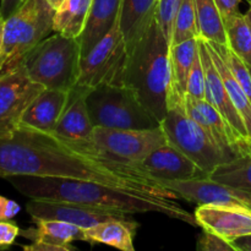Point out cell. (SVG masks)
<instances>
[{
	"instance_id": "cell-1",
	"label": "cell",
	"mask_w": 251,
	"mask_h": 251,
	"mask_svg": "<svg viewBox=\"0 0 251 251\" xmlns=\"http://www.w3.org/2000/svg\"><path fill=\"white\" fill-rule=\"evenodd\" d=\"M14 176L91 180L144 195L179 199L140 164L110 158L91 140H70L24 126L10 137H0V178Z\"/></svg>"
},
{
	"instance_id": "cell-2",
	"label": "cell",
	"mask_w": 251,
	"mask_h": 251,
	"mask_svg": "<svg viewBox=\"0 0 251 251\" xmlns=\"http://www.w3.org/2000/svg\"><path fill=\"white\" fill-rule=\"evenodd\" d=\"M6 179L29 199L66 201L123 215L157 212L199 227L195 216L184 210L173 199L144 195L78 179L38 176H14Z\"/></svg>"
},
{
	"instance_id": "cell-3",
	"label": "cell",
	"mask_w": 251,
	"mask_h": 251,
	"mask_svg": "<svg viewBox=\"0 0 251 251\" xmlns=\"http://www.w3.org/2000/svg\"><path fill=\"white\" fill-rule=\"evenodd\" d=\"M169 53L171 43L154 19L144 36L127 49L123 71V85L136 95L159 124L168 112Z\"/></svg>"
},
{
	"instance_id": "cell-4",
	"label": "cell",
	"mask_w": 251,
	"mask_h": 251,
	"mask_svg": "<svg viewBox=\"0 0 251 251\" xmlns=\"http://www.w3.org/2000/svg\"><path fill=\"white\" fill-rule=\"evenodd\" d=\"M81 58L78 38L55 32L27 54L24 66L29 78L44 88L71 91L77 83Z\"/></svg>"
},
{
	"instance_id": "cell-5",
	"label": "cell",
	"mask_w": 251,
	"mask_h": 251,
	"mask_svg": "<svg viewBox=\"0 0 251 251\" xmlns=\"http://www.w3.org/2000/svg\"><path fill=\"white\" fill-rule=\"evenodd\" d=\"M55 9L47 0H25L4 21L2 46L4 66L7 73L24 64L27 54L54 32Z\"/></svg>"
},
{
	"instance_id": "cell-6",
	"label": "cell",
	"mask_w": 251,
	"mask_h": 251,
	"mask_svg": "<svg viewBox=\"0 0 251 251\" xmlns=\"http://www.w3.org/2000/svg\"><path fill=\"white\" fill-rule=\"evenodd\" d=\"M86 102L95 126L152 129L161 125L136 95L124 85H100L91 88Z\"/></svg>"
},
{
	"instance_id": "cell-7",
	"label": "cell",
	"mask_w": 251,
	"mask_h": 251,
	"mask_svg": "<svg viewBox=\"0 0 251 251\" xmlns=\"http://www.w3.org/2000/svg\"><path fill=\"white\" fill-rule=\"evenodd\" d=\"M161 126L168 144L195 162L207 176L221 164L230 162L206 130L186 113L185 107L169 108Z\"/></svg>"
},
{
	"instance_id": "cell-8",
	"label": "cell",
	"mask_w": 251,
	"mask_h": 251,
	"mask_svg": "<svg viewBox=\"0 0 251 251\" xmlns=\"http://www.w3.org/2000/svg\"><path fill=\"white\" fill-rule=\"evenodd\" d=\"M127 56L119 24L81 58L76 85L95 88L100 85H123V71Z\"/></svg>"
},
{
	"instance_id": "cell-9",
	"label": "cell",
	"mask_w": 251,
	"mask_h": 251,
	"mask_svg": "<svg viewBox=\"0 0 251 251\" xmlns=\"http://www.w3.org/2000/svg\"><path fill=\"white\" fill-rule=\"evenodd\" d=\"M90 140L105 156L134 164H140L152 151L168 142L161 125L152 129L95 126Z\"/></svg>"
},
{
	"instance_id": "cell-10",
	"label": "cell",
	"mask_w": 251,
	"mask_h": 251,
	"mask_svg": "<svg viewBox=\"0 0 251 251\" xmlns=\"http://www.w3.org/2000/svg\"><path fill=\"white\" fill-rule=\"evenodd\" d=\"M43 90L29 78L24 64L0 74V137H10L21 126L25 112Z\"/></svg>"
},
{
	"instance_id": "cell-11",
	"label": "cell",
	"mask_w": 251,
	"mask_h": 251,
	"mask_svg": "<svg viewBox=\"0 0 251 251\" xmlns=\"http://www.w3.org/2000/svg\"><path fill=\"white\" fill-rule=\"evenodd\" d=\"M199 49L206 75V100L220 113L234 139L237 140L243 153L245 154L251 150V139L247 126L228 95L227 88L223 83L217 66L213 63L210 48L205 39H199Z\"/></svg>"
},
{
	"instance_id": "cell-12",
	"label": "cell",
	"mask_w": 251,
	"mask_h": 251,
	"mask_svg": "<svg viewBox=\"0 0 251 251\" xmlns=\"http://www.w3.org/2000/svg\"><path fill=\"white\" fill-rule=\"evenodd\" d=\"M166 188L178 195L179 199L201 203H217L242 208L251 212V193L242 189L232 188L216 183L208 176L191 180L166 181L162 180Z\"/></svg>"
},
{
	"instance_id": "cell-13",
	"label": "cell",
	"mask_w": 251,
	"mask_h": 251,
	"mask_svg": "<svg viewBox=\"0 0 251 251\" xmlns=\"http://www.w3.org/2000/svg\"><path fill=\"white\" fill-rule=\"evenodd\" d=\"M26 210L33 222L42 220L63 221V222L77 226L82 229H87L103 221L112 220V218L127 220V215H123V213L98 210V208L80 205V203L42 200V199H31L27 203Z\"/></svg>"
},
{
	"instance_id": "cell-14",
	"label": "cell",
	"mask_w": 251,
	"mask_h": 251,
	"mask_svg": "<svg viewBox=\"0 0 251 251\" xmlns=\"http://www.w3.org/2000/svg\"><path fill=\"white\" fill-rule=\"evenodd\" d=\"M194 216L199 227L230 243L238 237L251 234L250 211L217 203H201Z\"/></svg>"
},
{
	"instance_id": "cell-15",
	"label": "cell",
	"mask_w": 251,
	"mask_h": 251,
	"mask_svg": "<svg viewBox=\"0 0 251 251\" xmlns=\"http://www.w3.org/2000/svg\"><path fill=\"white\" fill-rule=\"evenodd\" d=\"M140 166L159 180H191L208 176L195 162L168 142L152 151Z\"/></svg>"
},
{
	"instance_id": "cell-16",
	"label": "cell",
	"mask_w": 251,
	"mask_h": 251,
	"mask_svg": "<svg viewBox=\"0 0 251 251\" xmlns=\"http://www.w3.org/2000/svg\"><path fill=\"white\" fill-rule=\"evenodd\" d=\"M185 110L206 130L211 139L229 157L230 161L244 154L223 118L207 100L186 97Z\"/></svg>"
},
{
	"instance_id": "cell-17",
	"label": "cell",
	"mask_w": 251,
	"mask_h": 251,
	"mask_svg": "<svg viewBox=\"0 0 251 251\" xmlns=\"http://www.w3.org/2000/svg\"><path fill=\"white\" fill-rule=\"evenodd\" d=\"M70 91L44 88L25 112L21 126L42 132H54L68 104Z\"/></svg>"
},
{
	"instance_id": "cell-18",
	"label": "cell",
	"mask_w": 251,
	"mask_h": 251,
	"mask_svg": "<svg viewBox=\"0 0 251 251\" xmlns=\"http://www.w3.org/2000/svg\"><path fill=\"white\" fill-rule=\"evenodd\" d=\"M199 39L194 38L171 47V80H169L168 109L185 107L188 81L196 55L199 54Z\"/></svg>"
},
{
	"instance_id": "cell-19",
	"label": "cell",
	"mask_w": 251,
	"mask_h": 251,
	"mask_svg": "<svg viewBox=\"0 0 251 251\" xmlns=\"http://www.w3.org/2000/svg\"><path fill=\"white\" fill-rule=\"evenodd\" d=\"M91 88L76 85L70 91L68 104L56 124L54 134L70 140H90L93 125L86 97Z\"/></svg>"
},
{
	"instance_id": "cell-20",
	"label": "cell",
	"mask_w": 251,
	"mask_h": 251,
	"mask_svg": "<svg viewBox=\"0 0 251 251\" xmlns=\"http://www.w3.org/2000/svg\"><path fill=\"white\" fill-rule=\"evenodd\" d=\"M157 0H122L119 28L126 48L130 49L156 19Z\"/></svg>"
},
{
	"instance_id": "cell-21",
	"label": "cell",
	"mask_w": 251,
	"mask_h": 251,
	"mask_svg": "<svg viewBox=\"0 0 251 251\" xmlns=\"http://www.w3.org/2000/svg\"><path fill=\"white\" fill-rule=\"evenodd\" d=\"M120 6L122 0H93L87 24L82 34L78 37L82 55L118 24Z\"/></svg>"
},
{
	"instance_id": "cell-22",
	"label": "cell",
	"mask_w": 251,
	"mask_h": 251,
	"mask_svg": "<svg viewBox=\"0 0 251 251\" xmlns=\"http://www.w3.org/2000/svg\"><path fill=\"white\" fill-rule=\"evenodd\" d=\"M136 229L137 223L129 218H112L83 229L82 242L110 245L123 251H134V235Z\"/></svg>"
},
{
	"instance_id": "cell-23",
	"label": "cell",
	"mask_w": 251,
	"mask_h": 251,
	"mask_svg": "<svg viewBox=\"0 0 251 251\" xmlns=\"http://www.w3.org/2000/svg\"><path fill=\"white\" fill-rule=\"evenodd\" d=\"M36 228L21 230L22 237L29 239L31 242L41 240V242L53 243L56 245L73 248L71 243L75 240H82L83 229L71 223L63 221L42 220L34 222Z\"/></svg>"
},
{
	"instance_id": "cell-24",
	"label": "cell",
	"mask_w": 251,
	"mask_h": 251,
	"mask_svg": "<svg viewBox=\"0 0 251 251\" xmlns=\"http://www.w3.org/2000/svg\"><path fill=\"white\" fill-rule=\"evenodd\" d=\"M93 0H65L54 15V32L78 38L90 16Z\"/></svg>"
},
{
	"instance_id": "cell-25",
	"label": "cell",
	"mask_w": 251,
	"mask_h": 251,
	"mask_svg": "<svg viewBox=\"0 0 251 251\" xmlns=\"http://www.w3.org/2000/svg\"><path fill=\"white\" fill-rule=\"evenodd\" d=\"M207 42V46L208 48H210V53L211 56H212L213 63L217 66L221 77H222L223 80V83H225L226 88H227L228 95H229L234 107L237 108L238 113H239L240 117H242L243 122H244L245 126H247L248 132H249V136L251 139V100L247 96V93L244 92L242 86L239 85L237 78L234 77V75H233V73L230 71L227 61L223 58L221 51L218 50L211 42Z\"/></svg>"
},
{
	"instance_id": "cell-26",
	"label": "cell",
	"mask_w": 251,
	"mask_h": 251,
	"mask_svg": "<svg viewBox=\"0 0 251 251\" xmlns=\"http://www.w3.org/2000/svg\"><path fill=\"white\" fill-rule=\"evenodd\" d=\"M208 178L216 183L251 193V150L243 156L221 164Z\"/></svg>"
},
{
	"instance_id": "cell-27",
	"label": "cell",
	"mask_w": 251,
	"mask_h": 251,
	"mask_svg": "<svg viewBox=\"0 0 251 251\" xmlns=\"http://www.w3.org/2000/svg\"><path fill=\"white\" fill-rule=\"evenodd\" d=\"M200 38L228 46L225 21L215 0H195Z\"/></svg>"
},
{
	"instance_id": "cell-28",
	"label": "cell",
	"mask_w": 251,
	"mask_h": 251,
	"mask_svg": "<svg viewBox=\"0 0 251 251\" xmlns=\"http://www.w3.org/2000/svg\"><path fill=\"white\" fill-rule=\"evenodd\" d=\"M228 47L251 68V25L243 14L225 22Z\"/></svg>"
},
{
	"instance_id": "cell-29",
	"label": "cell",
	"mask_w": 251,
	"mask_h": 251,
	"mask_svg": "<svg viewBox=\"0 0 251 251\" xmlns=\"http://www.w3.org/2000/svg\"><path fill=\"white\" fill-rule=\"evenodd\" d=\"M194 38H200L195 0H183L174 20L171 47Z\"/></svg>"
},
{
	"instance_id": "cell-30",
	"label": "cell",
	"mask_w": 251,
	"mask_h": 251,
	"mask_svg": "<svg viewBox=\"0 0 251 251\" xmlns=\"http://www.w3.org/2000/svg\"><path fill=\"white\" fill-rule=\"evenodd\" d=\"M181 1L183 0H157L156 19L169 43L172 41L174 20H176Z\"/></svg>"
},
{
	"instance_id": "cell-31",
	"label": "cell",
	"mask_w": 251,
	"mask_h": 251,
	"mask_svg": "<svg viewBox=\"0 0 251 251\" xmlns=\"http://www.w3.org/2000/svg\"><path fill=\"white\" fill-rule=\"evenodd\" d=\"M186 97L193 98V100H206V75L202 60H201L200 49L191 68L190 76H189Z\"/></svg>"
},
{
	"instance_id": "cell-32",
	"label": "cell",
	"mask_w": 251,
	"mask_h": 251,
	"mask_svg": "<svg viewBox=\"0 0 251 251\" xmlns=\"http://www.w3.org/2000/svg\"><path fill=\"white\" fill-rule=\"evenodd\" d=\"M198 250L201 251H237L233 243L223 239L222 237L203 230V234L199 239Z\"/></svg>"
},
{
	"instance_id": "cell-33",
	"label": "cell",
	"mask_w": 251,
	"mask_h": 251,
	"mask_svg": "<svg viewBox=\"0 0 251 251\" xmlns=\"http://www.w3.org/2000/svg\"><path fill=\"white\" fill-rule=\"evenodd\" d=\"M21 234L19 226L10 221H0V250L9 249Z\"/></svg>"
},
{
	"instance_id": "cell-34",
	"label": "cell",
	"mask_w": 251,
	"mask_h": 251,
	"mask_svg": "<svg viewBox=\"0 0 251 251\" xmlns=\"http://www.w3.org/2000/svg\"><path fill=\"white\" fill-rule=\"evenodd\" d=\"M21 211L19 203L0 195V221H10Z\"/></svg>"
},
{
	"instance_id": "cell-35",
	"label": "cell",
	"mask_w": 251,
	"mask_h": 251,
	"mask_svg": "<svg viewBox=\"0 0 251 251\" xmlns=\"http://www.w3.org/2000/svg\"><path fill=\"white\" fill-rule=\"evenodd\" d=\"M215 1L217 4L218 9H220L225 22L229 21L230 19L240 14L239 2L242 0H215Z\"/></svg>"
},
{
	"instance_id": "cell-36",
	"label": "cell",
	"mask_w": 251,
	"mask_h": 251,
	"mask_svg": "<svg viewBox=\"0 0 251 251\" xmlns=\"http://www.w3.org/2000/svg\"><path fill=\"white\" fill-rule=\"evenodd\" d=\"M22 249L26 251H73L76 250V248L63 247V245L53 244V243L36 240V242H32V244L29 245H22Z\"/></svg>"
},
{
	"instance_id": "cell-37",
	"label": "cell",
	"mask_w": 251,
	"mask_h": 251,
	"mask_svg": "<svg viewBox=\"0 0 251 251\" xmlns=\"http://www.w3.org/2000/svg\"><path fill=\"white\" fill-rule=\"evenodd\" d=\"M24 1L25 0H0V16L4 20L11 16Z\"/></svg>"
},
{
	"instance_id": "cell-38",
	"label": "cell",
	"mask_w": 251,
	"mask_h": 251,
	"mask_svg": "<svg viewBox=\"0 0 251 251\" xmlns=\"http://www.w3.org/2000/svg\"><path fill=\"white\" fill-rule=\"evenodd\" d=\"M237 251H251V234H245L233 240Z\"/></svg>"
},
{
	"instance_id": "cell-39",
	"label": "cell",
	"mask_w": 251,
	"mask_h": 251,
	"mask_svg": "<svg viewBox=\"0 0 251 251\" xmlns=\"http://www.w3.org/2000/svg\"><path fill=\"white\" fill-rule=\"evenodd\" d=\"M4 21L5 20L0 16V71L4 66V46H2V29H4Z\"/></svg>"
},
{
	"instance_id": "cell-40",
	"label": "cell",
	"mask_w": 251,
	"mask_h": 251,
	"mask_svg": "<svg viewBox=\"0 0 251 251\" xmlns=\"http://www.w3.org/2000/svg\"><path fill=\"white\" fill-rule=\"evenodd\" d=\"M47 1L49 2V4L51 5V6L54 7V9H59V7H60V5L63 4L64 1H65V0H47Z\"/></svg>"
},
{
	"instance_id": "cell-41",
	"label": "cell",
	"mask_w": 251,
	"mask_h": 251,
	"mask_svg": "<svg viewBox=\"0 0 251 251\" xmlns=\"http://www.w3.org/2000/svg\"><path fill=\"white\" fill-rule=\"evenodd\" d=\"M244 16H245V19H247L248 21H249V24L251 25V4H250L249 10H248V11L244 14Z\"/></svg>"
},
{
	"instance_id": "cell-42",
	"label": "cell",
	"mask_w": 251,
	"mask_h": 251,
	"mask_svg": "<svg viewBox=\"0 0 251 251\" xmlns=\"http://www.w3.org/2000/svg\"><path fill=\"white\" fill-rule=\"evenodd\" d=\"M242 1H247V2H249V4H251V0H242Z\"/></svg>"
},
{
	"instance_id": "cell-43",
	"label": "cell",
	"mask_w": 251,
	"mask_h": 251,
	"mask_svg": "<svg viewBox=\"0 0 251 251\" xmlns=\"http://www.w3.org/2000/svg\"><path fill=\"white\" fill-rule=\"evenodd\" d=\"M249 69H250V73H251V68H250V66H249Z\"/></svg>"
}]
</instances>
